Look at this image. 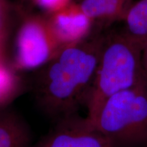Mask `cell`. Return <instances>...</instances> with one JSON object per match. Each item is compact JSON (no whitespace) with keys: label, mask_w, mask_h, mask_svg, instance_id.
Returning <instances> with one entry per match:
<instances>
[{"label":"cell","mask_w":147,"mask_h":147,"mask_svg":"<svg viewBox=\"0 0 147 147\" xmlns=\"http://www.w3.org/2000/svg\"><path fill=\"white\" fill-rule=\"evenodd\" d=\"M103 43L68 47L42 66L34 95L45 115L57 121L87 107Z\"/></svg>","instance_id":"6da1fadb"},{"label":"cell","mask_w":147,"mask_h":147,"mask_svg":"<svg viewBox=\"0 0 147 147\" xmlns=\"http://www.w3.org/2000/svg\"><path fill=\"white\" fill-rule=\"evenodd\" d=\"M115 147L147 144V81L118 92L88 117Z\"/></svg>","instance_id":"7a4b0ae2"},{"label":"cell","mask_w":147,"mask_h":147,"mask_svg":"<svg viewBox=\"0 0 147 147\" xmlns=\"http://www.w3.org/2000/svg\"><path fill=\"white\" fill-rule=\"evenodd\" d=\"M142 47V43L126 33L103 44L87 106L88 117L93 115L110 96L146 80L141 60Z\"/></svg>","instance_id":"3957f363"},{"label":"cell","mask_w":147,"mask_h":147,"mask_svg":"<svg viewBox=\"0 0 147 147\" xmlns=\"http://www.w3.org/2000/svg\"><path fill=\"white\" fill-rule=\"evenodd\" d=\"M31 147H115L87 117L78 114L56 121L53 129Z\"/></svg>","instance_id":"277c9868"},{"label":"cell","mask_w":147,"mask_h":147,"mask_svg":"<svg viewBox=\"0 0 147 147\" xmlns=\"http://www.w3.org/2000/svg\"><path fill=\"white\" fill-rule=\"evenodd\" d=\"M16 47V65L24 69L42 67L59 52L53 49L45 29L36 21L27 22L23 25Z\"/></svg>","instance_id":"5b68a950"},{"label":"cell","mask_w":147,"mask_h":147,"mask_svg":"<svg viewBox=\"0 0 147 147\" xmlns=\"http://www.w3.org/2000/svg\"><path fill=\"white\" fill-rule=\"evenodd\" d=\"M29 125L14 110L0 109V147H31Z\"/></svg>","instance_id":"8992f818"},{"label":"cell","mask_w":147,"mask_h":147,"mask_svg":"<svg viewBox=\"0 0 147 147\" xmlns=\"http://www.w3.org/2000/svg\"><path fill=\"white\" fill-rule=\"evenodd\" d=\"M90 19L80 9L59 12L52 21L53 36L63 42L76 41L87 32Z\"/></svg>","instance_id":"52a82bcc"},{"label":"cell","mask_w":147,"mask_h":147,"mask_svg":"<svg viewBox=\"0 0 147 147\" xmlns=\"http://www.w3.org/2000/svg\"><path fill=\"white\" fill-rule=\"evenodd\" d=\"M130 0H83L80 9L90 18L125 17Z\"/></svg>","instance_id":"ba28073f"},{"label":"cell","mask_w":147,"mask_h":147,"mask_svg":"<svg viewBox=\"0 0 147 147\" xmlns=\"http://www.w3.org/2000/svg\"><path fill=\"white\" fill-rule=\"evenodd\" d=\"M125 18L126 34L144 45L147 39V0H140L132 4Z\"/></svg>","instance_id":"9c48e42d"},{"label":"cell","mask_w":147,"mask_h":147,"mask_svg":"<svg viewBox=\"0 0 147 147\" xmlns=\"http://www.w3.org/2000/svg\"><path fill=\"white\" fill-rule=\"evenodd\" d=\"M11 85V78L8 71L0 65V106H2Z\"/></svg>","instance_id":"30bf717a"},{"label":"cell","mask_w":147,"mask_h":147,"mask_svg":"<svg viewBox=\"0 0 147 147\" xmlns=\"http://www.w3.org/2000/svg\"><path fill=\"white\" fill-rule=\"evenodd\" d=\"M37 4L47 10H56L62 8L68 0H36Z\"/></svg>","instance_id":"8fae6325"},{"label":"cell","mask_w":147,"mask_h":147,"mask_svg":"<svg viewBox=\"0 0 147 147\" xmlns=\"http://www.w3.org/2000/svg\"><path fill=\"white\" fill-rule=\"evenodd\" d=\"M6 4L4 0H0V44L5 34L6 21Z\"/></svg>","instance_id":"7c38bea8"},{"label":"cell","mask_w":147,"mask_h":147,"mask_svg":"<svg viewBox=\"0 0 147 147\" xmlns=\"http://www.w3.org/2000/svg\"><path fill=\"white\" fill-rule=\"evenodd\" d=\"M141 60H142V66L143 72H144L145 78L147 81V39L145 40L143 45L142 49V55H141Z\"/></svg>","instance_id":"4fadbf2b"},{"label":"cell","mask_w":147,"mask_h":147,"mask_svg":"<svg viewBox=\"0 0 147 147\" xmlns=\"http://www.w3.org/2000/svg\"><path fill=\"white\" fill-rule=\"evenodd\" d=\"M145 147H147V144H146V146H145Z\"/></svg>","instance_id":"5bb4252c"}]
</instances>
